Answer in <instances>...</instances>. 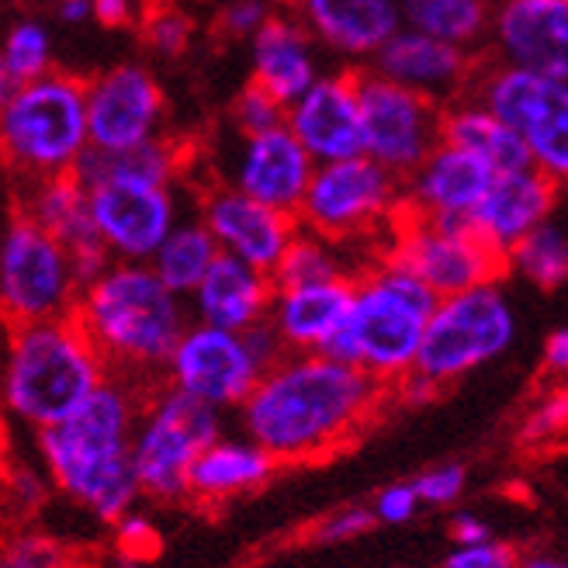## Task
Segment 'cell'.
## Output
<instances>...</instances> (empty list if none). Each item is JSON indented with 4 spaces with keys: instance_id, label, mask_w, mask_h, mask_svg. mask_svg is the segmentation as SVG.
I'll list each match as a JSON object with an SVG mask.
<instances>
[{
    "instance_id": "6da1fadb",
    "label": "cell",
    "mask_w": 568,
    "mask_h": 568,
    "mask_svg": "<svg viewBox=\"0 0 568 568\" xmlns=\"http://www.w3.org/2000/svg\"><path fill=\"white\" fill-rule=\"evenodd\" d=\"M388 388L326 354H284L240 403V430L281 465H305L347 447L382 409Z\"/></svg>"
},
{
    "instance_id": "7a4b0ae2",
    "label": "cell",
    "mask_w": 568,
    "mask_h": 568,
    "mask_svg": "<svg viewBox=\"0 0 568 568\" xmlns=\"http://www.w3.org/2000/svg\"><path fill=\"white\" fill-rule=\"evenodd\" d=\"M142 399L139 382L108 375L73 413L42 426L36 437L52 489L101 524H115L142 499L132 475V434Z\"/></svg>"
},
{
    "instance_id": "3957f363",
    "label": "cell",
    "mask_w": 568,
    "mask_h": 568,
    "mask_svg": "<svg viewBox=\"0 0 568 568\" xmlns=\"http://www.w3.org/2000/svg\"><path fill=\"white\" fill-rule=\"evenodd\" d=\"M73 320L101 354L108 375L160 382L163 364L191 323L187 298L174 295L150 264L111 261L77 295Z\"/></svg>"
},
{
    "instance_id": "277c9868",
    "label": "cell",
    "mask_w": 568,
    "mask_h": 568,
    "mask_svg": "<svg viewBox=\"0 0 568 568\" xmlns=\"http://www.w3.org/2000/svg\"><path fill=\"white\" fill-rule=\"evenodd\" d=\"M108 367L73 316L8 323L0 336V413L42 430L73 413Z\"/></svg>"
},
{
    "instance_id": "5b68a950",
    "label": "cell",
    "mask_w": 568,
    "mask_h": 568,
    "mask_svg": "<svg viewBox=\"0 0 568 568\" xmlns=\"http://www.w3.org/2000/svg\"><path fill=\"white\" fill-rule=\"evenodd\" d=\"M434 305L437 295L385 253L372 271L354 277L347 320L320 354L354 364L385 388H395L413 372Z\"/></svg>"
},
{
    "instance_id": "8992f818",
    "label": "cell",
    "mask_w": 568,
    "mask_h": 568,
    "mask_svg": "<svg viewBox=\"0 0 568 568\" xmlns=\"http://www.w3.org/2000/svg\"><path fill=\"white\" fill-rule=\"evenodd\" d=\"M88 80L49 70L0 104V160L24 184L73 174L88 153Z\"/></svg>"
},
{
    "instance_id": "52a82bcc",
    "label": "cell",
    "mask_w": 568,
    "mask_h": 568,
    "mask_svg": "<svg viewBox=\"0 0 568 568\" xmlns=\"http://www.w3.org/2000/svg\"><path fill=\"white\" fill-rule=\"evenodd\" d=\"M517 339V312L499 281L475 284L437 298L426 320L413 375L444 388L489 361L503 357Z\"/></svg>"
},
{
    "instance_id": "ba28073f",
    "label": "cell",
    "mask_w": 568,
    "mask_h": 568,
    "mask_svg": "<svg viewBox=\"0 0 568 568\" xmlns=\"http://www.w3.org/2000/svg\"><path fill=\"white\" fill-rule=\"evenodd\" d=\"M222 437V413L170 388L150 385L132 434V475L142 499H187V471L194 458Z\"/></svg>"
},
{
    "instance_id": "9c48e42d",
    "label": "cell",
    "mask_w": 568,
    "mask_h": 568,
    "mask_svg": "<svg viewBox=\"0 0 568 568\" xmlns=\"http://www.w3.org/2000/svg\"><path fill=\"white\" fill-rule=\"evenodd\" d=\"M80 281L67 246L21 209L0 230V320L39 323L73 316Z\"/></svg>"
},
{
    "instance_id": "30bf717a",
    "label": "cell",
    "mask_w": 568,
    "mask_h": 568,
    "mask_svg": "<svg viewBox=\"0 0 568 568\" xmlns=\"http://www.w3.org/2000/svg\"><path fill=\"white\" fill-rule=\"evenodd\" d=\"M403 209V181L372 156L316 163L298 202V230L329 243L354 240L378 222H395Z\"/></svg>"
},
{
    "instance_id": "8fae6325",
    "label": "cell",
    "mask_w": 568,
    "mask_h": 568,
    "mask_svg": "<svg viewBox=\"0 0 568 568\" xmlns=\"http://www.w3.org/2000/svg\"><path fill=\"white\" fill-rule=\"evenodd\" d=\"M471 98L524 139L534 170L568 187V80L499 63L481 73Z\"/></svg>"
},
{
    "instance_id": "7c38bea8",
    "label": "cell",
    "mask_w": 568,
    "mask_h": 568,
    "mask_svg": "<svg viewBox=\"0 0 568 568\" xmlns=\"http://www.w3.org/2000/svg\"><path fill=\"white\" fill-rule=\"evenodd\" d=\"M388 257L409 267L437 298L499 281L506 271V261L468 230V222L423 219L403 209L395 215V243Z\"/></svg>"
},
{
    "instance_id": "4fadbf2b",
    "label": "cell",
    "mask_w": 568,
    "mask_h": 568,
    "mask_svg": "<svg viewBox=\"0 0 568 568\" xmlns=\"http://www.w3.org/2000/svg\"><path fill=\"white\" fill-rule=\"evenodd\" d=\"M357 104L364 129V156H372L406 181L440 142V108L375 70L357 73Z\"/></svg>"
},
{
    "instance_id": "5bb4252c",
    "label": "cell",
    "mask_w": 568,
    "mask_h": 568,
    "mask_svg": "<svg viewBox=\"0 0 568 568\" xmlns=\"http://www.w3.org/2000/svg\"><path fill=\"white\" fill-rule=\"evenodd\" d=\"M88 187V209L94 233L111 261L150 264L156 246L181 219L174 184H153L108 174Z\"/></svg>"
},
{
    "instance_id": "9a60e30c",
    "label": "cell",
    "mask_w": 568,
    "mask_h": 568,
    "mask_svg": "<svg viewBox=\"0 0 568 568\" xmlns=\"http://www.w3.org/2000/svg\"><path fill=\"white\" fill-rule=\"evenodd\" d=\"M261 375L264 364L253 357L243 333L191 320L174 351H170L160 382L225 413L240 409Z\"/></svg>"
},
{
    "instance_id": "2e32d148",
    "label": "cell",
    "mask_w": 568,
    "mask_h": 568,
    "mask_svg": "<svg viewBox=\"0 0 568 568\" xmlns=\"http://www.w3.org/2000/svg\"><path fill=\"white\" fill-rule=\"evenodd\" d=\"M166 98L142 63H115L88 80V142L98 153H125L163 135Z\"/></svg>"
},
{
    "instance_id": "e0dca14e",
    "label": "cell",
    "mask_w": 568,
    "mask_h": 568,
    "mask_svg": "<svg viewBox=\"0 0 568 568\" xmlns=\"http://www.w3.org/2000/svg\"><path fill=\"white\" fill-rule=\"evenodd\" d=\"M284 125L316 163L364 153L357 73H320L312 88L284 108Z\"/></svg>"
},
{
    "instance_id": "ac0fdd59",
    "label": "cell",
    "mask_w": 568,
    "mask_h": 568,
    "mask_svg": "<svg viewBox=\"0 0 568 568\" xmlns=\"http://www.w3.org/2000/svg\"><path fill=\"white\" fill-rule=\"evenodd\" d=\"M197 219L205 222L219 253H230V257L267 274L277 267L284 250H288V243L298 233V222L292 212H277L271 205L253 202V197L230 184L215 187L205 197Z\"/></svg>"
},
{
    "instance_id": "d6986e66",
    "label": "cell",
    "mask_w": 568,
    "mask_h": 568,
    "mask_svg": "<svg viewBox=\"0 0 568 568\" xmlns=\"http://www.w3.org/2000/svg\"><path fill=\"white\" fill-rule=\"evenodd\" d=\"M489 24L503 63L568 80V0H499Z\"/></svg>"
},
{
    "instance_id": "ffe728a7",
    "label": "cell",
    "mask_w": 568,
    "mask_h": 568,
    "mask_svg": "<svg viewBox=\"0 0 568 568\" xmlns=\"http://www.w3.org/2000/svg\"><path fill=\"white\" fill-rule=\"evenodd\" d=\"M312 170H316V160L302 150V142L288 132V125H277L257 135H240L230 187L243 191L261 205L295 215Z\"/></svg>"
},
{
    "instance_id": "44dd1931",
    "label": "cell",
    "mask_w": 568,
    "mask_h": 568,
    "mask_svg": "<svg viewBox=\"0 0 568 568\" xmlns=\"http://www.w3.org/2000/svg\"><path fill=\"white\" fill-rule=\"evenodd\" d=\"M496 170L450 142H437L426 160L403 181V212L423 219L468 222L471 209L489 191Z\"/></svg>"
},
{
    "instance_id": "7402d4cb",
    "label": "cell",
    "mask_w": 568,
    "mask_h": 568,
    "mask_svg": "<svg viewBox=\"0 0 568 568\" xmlns=\"http://www.w3.org/2000/svg\"><path fill=\"white\" fill-rule=\"evenodd\" d=\"M558 202V184L545 178L541 170H506L496 174L489 191L481 194V202L468 215V230L493 246L506 261V253L514 250L530 230H537L545 219H551Z\"/></svg>"
},
{
    "instance_id": "603a6c76",
    "label": "cell",
    "mask_w": 568,
    "mask_h": 568,
    "mask_svg": "<svg viewBox=\"0 0 568 568\" xmlns=\"http://www.w3.org/2000/svg\"><path fill=\"white\" fill-rule=\"evenodd\" d=\"M378 77L409 88L430 101H454L471 77V55L462 45L440 42L434 36L413 32V28H399L372 60H367Z\"/></svg>"
},
{
    "instance_id": "cb8c5ba5",
    "label": "cell",
    "mask_w": 568,
    "mask_h": 568,
    "mask_svg": "<svg viewBox=\"0 0 568 568\" xmlns=\"http://www.w3.org/2000/svg\"><path fill=\"white\" fill-rule=\"evenodd\" d=\"M18 209L24 215H32L49 236H55L67 246L80 288L111 264V257L104 253V246L94 233L91 209H88V187H83L73 174L28 184Z\"/></svg>"
},
{
    "instance_id": "d4e9b609",
    "label": "cell",
    "mask_w": 568,
    "mask_h": 568,
    "mask_svg": "<svg viewBox=\"0 0 568 568\" xmlns=\"http://www.w3.org/2000/svg\"><path fill=\"white\" fill-rule=\"evenodd\" d=\"M295 14L316 45L344 60H372L403 28L399 0H298Z\"/></svg>"
},
{
    "instance_id": "484cf974",
    "label": "cell",
    "mask_w": 568,
    "mask_h": 568,
    "mask_svg": "<svg viewBox=\"0 0 568 568\" xmlns=\"http://www.w3.org/2000/svg\"><path fill=\"white\" fill-rule=\"evenodd\" d=\"M274 298V281L267 271L250 267L230 253H219L197 288L187 295V312L194 323L243 333L267 320Z\"/></svg>"
},
{
    "instance_id": "4316f807",
    "label": "cell",
    "mask_w": 568,
    "mask_h": 568,
    "mask_svg": "<svg viewBox=\"0 0 568 568\" xmlns=\"http://www.w3.org/2000/svg\"><path fill=\"white\" fill-rule=\"evenodd\" d=\"M354 298V277H333L298 288H274L267 323L288 354H320L344 326Z\"/></svg>"
},
{
    "instance_id": "83f0119b",
    "label": "cell",
    "mask_w": 568,
    "mask_h": 568,
    "mask_svg": "<svg viewBox=\"0 0 568 568\" xmlns=\"http://www.w3.org/2000/svg\"><path fill=\"white\" fill-rule=\"evenodd\" d=\"M250 70L253 83L274 94L284 108L320 80L316 39L308 36L298 14H271L261 24V32L250 39Z\"/></svg>"
},
{
    "instance_id": "f1b7e54d",
    "label": "cell",
    "mask_w": 568,
    "mask_h": 568,
    "mask_svg": "<svg viewBox=\"0 0 568 568\" xmlns=\"http://www.w3.org/2000/svg\"><path fill=\"white\" fill-rule=\"evenodd\" d=\"M277 462L264 447L246 437H215L202 454L194 458L187 471V499L222 506L236 496L257 493L274 478Z\"/></svg>"
},
{
    "instance_id": "f546056e",
    "label": "cell",
    "mask_w": 568,
    "mask_h": 568,
    "mask_svg": "<svg viewBox=\"0 0 568 568\" xmlns=\"http://www.w3.org/2000/svg\"><path fill=\"white\" fill-rule=\"evenodd\" d=\"M440 142L481 156L496 174L530 166L524 139L506 122H499L489 108H481L475 98H454L447 108H440Z\"/></svg>"
},
{
    "instance_id": "4dcf8cb0",
    "label": "cell",
    "mask_w": 568,
    "mask_h": 568,
    "mask_svg": "<svg viewBox=\"0 0 568 568\" xmlns=\"http://www.w3.org/2000/svg\"><path fill=\"white\" fill-rule=\"evenodd\" d=\"M215 257H219V246H215L212 233L205 230V222L197 215L194 219L181 215L178 225L166 233V240L150 257V267L170 292L187 298L197 288V281L205 277V271L212 267Z\"/></svg>"
},
{
    "instance_id": "1f68e13d",
    "label": "cell",
    "mask_w": 568,
    "mask_h": 568,
    "mask_svg": "<svg viewBox=\"0 0 568 568\" xmlns=\"http://www.w3.org/2000/svg\"><path fill=\"white\" fill-rule=\"evenodd\" d=\"M399 14L413 32L468 49L489 32L493 4L489 0H399Z\"/></svg>"
},
{
    "instance_id": "d6a6232c",
    "label": "cell",
    "mask_w": 568,
    "mask_h": 568,
    "mask_svg": "<svg viewBox=\"0 0 568 568\" xmlns=\"http://www.w3.org/2000/svg\"><path fill=\"white\" fill-rule=\"evenodd\" d=\"M52 70V32L39 18H21L0 42V104L18 88Z\"/></svg>"
},
{
    "instance_id": "836d02e7",
    "label": "cell",
    "mask_w": 568,
    "mask_h": 568,
    "mask_svg": "<svg viewBox=\"0 0 568 568\" xmlns=\"http://www.w3.org/2000/svg\"><path fill=\"white\" fill-rule=\"evenodd\" d=\"M506 271L520 274L541 292L561 288L568 281V233L558 222L545 219L506 253Z\"/></svg>"
},
{
    "instance_id": "e575fe53",
    "label": "cell",
    "mask_w": 568,
    "mask_h": 568,
    "mask_svg": "<svg viewBox=\"0 0 568 568\" xmlns=\"http://www.w3.org/2000/svg\"><path fill=\"white\" fill-rule=\"evenodd\" d=\"M333 277H347L344 261H339L336 243L312 236L305 230L295 233V240L284 250V257L271 271L274 288H298V284H320Z\"/></svg>"
},
{
    "instance_id": "d590c367",
    "label": "cell",
    "mask_w": 568,
    "mask_h": 568,
    "mask_svg": "<svg viewBox=\"0 0 568 568\" xmlns=\"http://www.w3.org/2000/svg\"><path fill=\"white\" fill-rule=\"evenodd\" d=\"M230 119H233V125H236L240 135H257V132H267V129L284 125V104L274 94H267L264 88H257V83L250 80L246 88L236 94Z\"/></svg>"
},
{
    "instance_id": "8d00e7d4",
    "label": "cell",
    "mask_w": 568,
    "mask_h": 568,
    "mask_svg": "<svg viewBox=\"0 0 568 568\" xmlns=\"http://www.w3.org/2000/svg\"><path fill=\"white\" fill-rule=\"evenodd\" d=\"M111 534H115V551L125 565H146L160 551V530L139 506L111 524Z\"/></svg>"
},
{
    "instance_id": "74e56055",
    "label": "cell",
    "mask_w": 568,
    "mask_h": 568,
    "mask_svg": "<svg viewBox=\"0 0 568 568\" xmlns=\"http://www.w3.org/2000/svg\"><path fill=\"white\" fill-rule=\"evenodd\" d=\"M142 36H146V45L156 55H163V60H178V55H184L191 45V21L178 8H156L142 18Z\"/></svg>"
},
{
    "instance_id": "f35d334b",
    "label": "cell",
    "mask_w": 568,
    "mask_h": 568,
    "mask_svg": "<svg viewBox=\"0 0 568 568\" xmlns=\"http://www.w3.org/2000/svg\"><path fill=\"white\" fill-rule=\"evenodd\" d=\"M0 568H67V548L49 534H18L0 548Z\"/></svg>"
},
{
    "instance_id": "ab89813d",
    "label": "cell",
    "mask_w": 568,
    "mask_h": 568,
    "mask_svg": "<svg viewBox=\"0 0 568 568\" xmlns=\"http://www.w3.org/2000/svg\"><path fill=\"white\" fill-rule=\"evenodd\" d=\"M465 486H468V468L458 465V462H447V465H437V468H426L423 475L413 478V489L419 496L423 506H454L462 496H465Z\"/></svg>"
},
{
    "instance_id": "60d3db41",
    "label": "cell",
    "mask_w": 568,
    "mask_h": 568,
    "mask_svg": "<svg viewBox=\"0 0 568 568\" xmlns=\"http://www.w3.org/2000/svg\"><path fill=\"white\" fill-rule=\"evenodd\" d=\"M372 527H375L372 506H339L312 527V541L316 545H347V541L364 537Z\"/></svg>"
},
{
    "instance_id": "b9f144b4",
    "label": "cell",
    "mask_w": 568,
    "mask_h": 568,
    "mask_svg": "<svg viewBox=\"0 0 568 568\" xmlns=\"http://www.w3.org/2000/svg\"><path fill=\"white\" fill-rule=\"evenodd\" d=\"M568 430V388L561 392H551L545 403H537L524 426H520V440L524 444H541L555 434H565Z\"/></svg>"
},
{
    "instance_id": "7bdbcfd3",
    "label": "cell",
    "mask_w": 568,
    "mask_h": 568,
    "mask_svg": "<svg viewBox=\"0 0 568 568\" xmlns=\"http://www.w3.org/2000/svg\"><path fill=\"white\" fill-rule=\"evenodd\" d=\"M419 496L413 489V481H392L385 486L375 503H372V514H375V524H385V527H403L409 524L416 514H419Z\"/></svg>"
},
{
    "instance_id": "ee69618b",
    "label": "cell",
    "mask_w": 568,
    "mask_h": 568,
    "mask_svg": "<svg viewBox=\"0 0 568 568\" xmlns=\"http://www.w3.org/2000/svg\"><path fill=\"white\" fill-rule=\"evenodd\" d=\"M444 568H517V551L503 541L454 545L444 558Z\"/></svg>"
},
{
    "instance_id": "f6af8a7d",
    "label": "cell",
    "mask_w": 568,
    "mask_h": 568,
    "mask_svg": "<svg viewBox=\"0 0 568 568\" xmlns=\"http://www.w3.org/2000/svg\"><path fill=\"white\" fill-rule=\"evenodd\" d=\"M271 0H230L219 14V28L230 39H253L261 32V24L274 14Z\"/></svg>"
},
{
    "instance_id": "bcb514c9",
    "label": "cell",
    "mask_w": 568,
    "mask_h": 568,
    "mask_svg": "<svg viewBox=\"0 0 568 568\" xmlns=\"http://www.w3.org/2000/svg\"><path fill=\"white\" fill-rule=\"evenodd\" d=\"M49 475L42 471V468H32V465H18L14 471H11V478H8V489H11V496L24 506V509H32V506H39L42 499H45V493H49Z\"/></svg>"
},
{
    "instance_id": "7dc6e473",
    "label": "cell",
    "mask_w": 568,
    "mask_h": 568,
    "mask_svg": "<svg viewBox=\"0 0 568 568\" xmlns=\"http://www.w3.org/2000/svg\"><path fill=\"white\" fill-rule=\"evenodd\" d=\"M139 14V0H91V21L101 28H129Z\"/></svg>"
},
{
    "instance_id": "c3c4849f",
    "label": "cell",
    "mask_w": 568,
    "mask_h": 568,
    "mask_svg": "<svg viewBox=\"0 0 568 568\" xmlns=\"http://www.w3.org/2000/svg\"><path fill=\"white\" fill-rule=\"evenodd\" d=\"M493 530L489 524L475 517V514H454L450 517V541L454 545H481V541H489Z\"/></svg>"
},
{
    "instance_id": "681fc988",
    "label": "cell",
    "mask_w": 568,
    "mask_h": 568,
    "mask_svg": "<svg viewBox=\"0 0 568 568\" xmlns=\"http://www.w3.org/2000/svg\"><path fill=\"white\" fill-rule=\"evenodd\" d=\"M545 364L555 375H568V326H558L545 344Z\"/></svg>"
},
{
    "instance_id": "f907efd6",
    "label": "cell",
    "mask_w": 568,
    "mask_h": 568,
    "mask_svg": "<svg viewBox=\"0 0 568 568\" xmlns=\"http://www.w3.org/2000/svg\"><path fill=\"white\" fill-rule=\"evenodd\" d=\"M55 18H60L67 28H80L91 21V0H60L55 4Z\"/></svg>"
},
{
    "instance_id": "816d5d0a",
    "label": "cell",
    "mask_w": 568,
    "mask_h": 568,
    "mask_svg": "<svg viewBox=\"0 0 568 568\" xmlns=\"http://www.w3.org/2000/svg\"><path fill=\"white\" fill-rule=\"evenodd\" d=\"M517 568H568V561H561V558H551V555H534V558H524V561H517Z\"/></svg>"
},
{
    "instance_id": "f5cc1de1",
    "label": "cell",
    "mask_w": 568,
    "mask_h": 568,
    "mask_svg": "<svg viewBox=\"0 0 568 568\" xmlns=\"http://www.w3.org/2000/svg\"><path fill=\"white\" fill-rule=\"evenodd\" d=\"M271 4H281V8H288V11H295V4H298V0H271Z\"/></svg>"
},
{
    "instance_id": "db71d44e",
    "label": "cell",
    "mask_w": 568,
    "mask_h": 568,
    "mask_svg": "<svg viewBox=\"0 0 568 568\" xmlns=\"http://www.w3.org/2000/svg\"><path fill=\"white\" fill-rule=\"evenodd\" d=\"M129 568H150V565H129Z\"/></svg>"
},
{
    "instance_id": "11a10c76",
    "label": "cell",
    "mask_w": 568,
    "mask_h": 568,
    "mask_svg": "<svg viewBox=\"0 0 568 568\" xmlns=\"http://www.w3.org/2000/svg\"><path fill=\"white\" fill-rule=\"evenodd\" d=\"M49 4H60V0H49Z\"/></svg>"
}]
</instances>
